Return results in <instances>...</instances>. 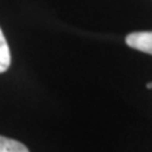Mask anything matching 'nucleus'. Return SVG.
<instances>
[{"label": "nucleus", "mask_w": 152, "mask_h": 152, "mask_svg": "<svg viewBox=\"0 0 152 152\" xmlns=\"http://www.w3.org/2000/svg\"><path fill=\"white\" fill-rule=\"evenodd\" d=\"M125 44L132 49L152 55V31H137L125 37Z\"/></svg>", "instance_id": "f257e3e1"}, {"label": "nucleus", "mask_w": 152, "mask_h": 152, "mask_svg": "<svg viewBox=\"0 0 152 152\" xmlns=\"http://www.w3.org/2000/svg\"><path fill=\"white\" fill-rule=\"evenodd\" d=\"M11 65V54L4 34L0 28V73H4Z\"/></svg>", "instance_id": "f03ea898"}, {"label": "nucleus", "mask_w": 152, "mask_h": 152, "mask_svg": "<svg viewBox=\"0 0 152 152\" xmlns=\"http://www.w3.org/2000/svg\"><path fill=\"white\" fill-rule=\"evenodd\" d=\"M0 152H30V151L20 141L0 135Z\"/></svg>", "instance_id": "7ed1b4c3"}, {"label": "nucleus", "mask_w": 152, "mask_h": 152, "mask_svg": "<svg viewBox=\"0 0 152 152\" xmlns=\"http://www.w3.org/2000/svg\"><path fill=\"white\" fill-rule=\"evenodd\" d=\"M147 89H152V82H149V83L147 85Z\"/></svg>", "instance_id": "20e7f679"}]
</instances>
